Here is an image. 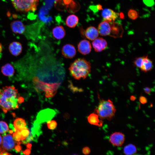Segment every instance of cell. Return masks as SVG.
I'll return each mask as SVG.
<instances>
[{
  "label": "cell",
  "mask_w": 155,
  "mask_h": 155,
  "mask_svg": "<svg viewBox=\"0 0 155 155\" xmlns=\"http://www.w3.org/2000/svg\"><path fill=\"white\" fill-rule=\"evenodd\" d=\"M19 95L18 90L13 86H5L0 89V106L6 113L18 107Z\"/></svg>",
  "instance_id": "1"
},
{
  "label": "cell",
  "mask_w": 155,
  "mask_h": 155,
  "mask_svg": "<svg viewBox=\"0 0 155 155\" xmlns=\"http://www.w3.org/2000/svg\"><path fill=\"white\" fill-rule=\"evenodd\" d=\"M110 22L103 21L99 24L98 28L99 34L102 36L109 35L111 32Z\"/></svg>",
  "instance_id": "13"
},
{
  "label": "cell",
  "mask_w": 155,
  "mask_h": 155,
  "mask_svg": "<svg viewBox=\"0 0 155 155\" xmlns=\"http://www.w3.org/2000/svg\"><path fill=\"white\" fill-rule=\"evenodd\" d=\"M8 49L10 53L14 56H18L20 54L22 50L21 44L19 42L13 41L9 45Z\"/></svg>",
  "instance_id": "14"
},
{
  "label": "cell",
  "mask_w": 155,
  "mask_h": 155,
  "mask_svg": "<svg viewBox=\"0 0 155 155\" xmlns=\"http://www.w3.org/2000/svg\"><path fill=\"white\" fill-rule=\"evenodd\" d=\"M20 132L24 140L29 135V131L26 128L21 131Z\"/></svg>",
  "instance_id": "28"
},
{
  "label": "cell",
  "mask_w": 155,
  "mask_h": 155,
  "mask_svg": "<svg viewBox=\"0 0 155 155\" xmlns=\"http://www.w3.org/2000/svg\"><path fill=\"white\" fill-rule=\"evenodd\" d=\"M88 120L89 123L92 125L100 127L102 126V120H100L98 116L95 113L90 114L88 117Z\"/></svg>",
  "instance_id": "19"
},
{
  "label": "cell",
  "mask_w": 155,
  "mask_h": 155,
  "mask_svg": "<svg viewBox=\"0 0 155 155\" xmlns=\"http://www.w3.org/2000/svg\"><path fill=\"white\" fill-rule=\"evenodd\" d=\"M143 56L136 58L134 60L133 63L136 67L140 68L142 61Z\"/></svg>",
  "instance_id": "27"
},
{
  "label": "cell",
  "mask_w": 155,
  "mask_h": 155,
  "mask_svg": "<svg viewBox=\"0 0 155 155\" xmlns=\"http://www.w3.org/2000/svg\"><path fill=\"white\" fill-rule=\"evenodd\" d=\"M144 3L148 6L152 5L153 1V0H144Z\"/></svg>",
  "instance_id": "31"
},
{
  "label": "cell",
  "mask_w": 155,
  "mask_h": 155,
  "mask_svg": "<svg viewBox=\"0 0 155 155\" xmlns=\"http://www.w3.org/2000/svg\"><path fill=\"white\" fill-rule=\"evenodd\" d=\"M2 141V137L0 135V145L1 144Z\"/></svg>",
  "instance_id": "36"
},
{
  "label": "cell",
  "mask_w": 155,
  "mask_h": 155,
  "mask_svg": "<svg viewBox=\"0 0 155 155\" xmlns=\"http://www.w3.org/2000/svg\"><path fill=\"white\" fill-rule=\"evenodd\" d=\"M9 130V128L7 123L4 121H0V133L3 134Z\"/></svg>",
  "instance_id": "23"
},
{
  "label": "cell",
  "mask_w": 155,
  "mask_h": 155,
  "mask_svg": "<svg viewBox=\"0 0 155 155\" xmlns=\"http://www.w3.org/2000/svg\"><path fill=\"white\" fill-rule=\"evenodd\" d=\"M128 15L129 18L133 20H135L138 17V15L137 12L133 9H130L128 13Z\"/></svg>",
  "instance_id": "24"
},
{
  "label": "cell",
  "mask_w": 155,
  "mask_h": 155,
  "mask_svg": "<svg viewBox=\"0 0 155 155\" xmlns=\"http://www.w3.org/2000/svg\"><path fill=\"white\" fill-rule=\"evenodd\" d=\"M78 155L74 154V155Z\"/></svg>",
  "instance_id": "39"
},
{
  "label": "cell",
  "mask_w": 155,
  "mask_h": 155,
  "mask_svg": "<svg viewBox=\"0 0 155 155\" xmlns=\"http://www.w3.org/2000/svg\"><path fill=\"white\" fill-rule=\"evenodd\" d=\"M24 101V99L22 97L20 96L18 98V102L19 103H21Z\"/></svg>",
  "instance_id": "33"
},
{
  "label": "cell",
  "mask_w": 155,
  "mask_h": 155,
  "mask_svg": "<svg viewBox=\"0 0 155 155\" xmlns=\"http://www.w3.org/2000/svg\"><path fill=\"white\" fill-rule=\"evenodd\" d=\"M139 101L140 102L143 104H145L147 102V100L145 96H141L139 98Z\"/></svg>",
  "instance_id": "30"
},
{
  "label": "cell",
  "mask_w": 155,
  "mask_h": 155,
  "mask_svg": "<svg viewBox=\"0 0 155 155\" xmlns=\"http://www.w3.org/2000/svg\"><path fill=\"white\" fill-rule=\"evenodd\" d=\"M13 136L15 140L18 141H20L21 140H24L22 135L20 131H16L13 133Z\"/></svg>",
  "instance_id": "26"
},
{
  "label": "cell",
  "mask_w": 155,
  "mask_h": 155,
  "mask_svg": "<svg viewBox=\"0 0 155 155\" xmlns=\"http://www.w3.org/2000/svg\"><path fill=\"white\" fill-rule=\"evenodd\" d=\"M1 145L4 149L10 150L15 147L16 143L13 136L10 134H7L2 138Z\"/></svg>",
  "instance_id": "7"
},
{
  "label": "cell",
  "mask_w": 155,
  "mask_h": 155,
  "mask_svg": "<svg viewBox=\"0 0 155 155\" xmlns=\"http://www.w3.org/2000/svg\"><path fill=\"white\" fill-rule=\"evenodd\" d=\"M57 123L54 120L49 121L47 123V126L49 129L51 130L55 129L57 127Z\"/></svg>",
  "instance_id": "25"
},
{
  "label": "cell",
  "mask_w": 155,
  "mask_h": 155,
  "mask_svg": "<svg viewBox=\"0 0 155 155\" xmlns=\"http://www.w3.org/2000/svg\"><path fill=\"white\" fill-rule=\"evenodd\" d=\"M133 155H142L140 154H134Z\"/></svg>",
  "instance_id": "38"
},
{
  "label": "cell",
  "mask_w": 155,
  "mask_h": 155,
  "mask_svg": "<svg viewBox=\"0 0 155 155\" xmlns=\"http://www.w3.org/2000/svg\"><path fill=\"white\" fill-rule=\"evenodd\" d=\"M78 21V18L77 16L74 15H71L67 18L66 24L69 27L73 28L77 25Z\"/></svg>",
  "instance_id": "20"
},
{
  "label": "cell",
  "mask_w": 155,
  "mask_h": 155,
  "mask_svg": "<svg viewBox=\"0 0 155 155\" xmlns=\"http://www.w3.org/2000/svg\"><path fill=\"white\" fill-rule=\"evenodd\" d=\"M53 36L57 39H61L65 36V32L63 27L61 26L55 27L53 29Z\"/></svg>",
  "instance_id": "18"
},
{
  "label": "cell",
  "mask_w": 155,
  "mask_h": 155,
  "mask_svg": "<svg viewBox=\"0 0 155 155\" xmlns=\"http://www.w3.org/2000/svg\"><path fill=\"white\" fill-rule=\"evenodd\" d=\"M61 53L64 57L71 59L75 56L76 51L73 45L70 44H66L63 47Z\"/></svg>",
  "instance_id": "9"
},
{
  "label": "cell",
  "mask_w": 155,
  "mask_h": 155,
  "mask_svg": "<svg viewBox=\"0 0 155 155\" xmlns=\"http://www.w3.org/2000/svg\"><path fill=\"white\" fill-rule=\"evenodd\" d=\"M135 99V97L134 96H131L130 97V99L131 100L134 101Z\"/></svg>",
  "instance_id": "34"
},
{
  "label": "cell",
  "mask_w": 155,
  "mask_h": 155,
  "mask_svg": "<svg viewBox=\"0 0 155 155\" xmlns=\"http://www.w3.org/2000/svg\"><path fill=\"white\" fill-rule=\"evenodd\" d=\"M116 111L113 102L110 99L100 100L98 107L94 110L95 113L101 120H111L114 116Z\"/></svg>",
  "instance_id": "3"
},
{
  "label": "cell",
  "mask_w": 155,
  "mask_h": 155,
  "mask_svg": "<svg viewBox=\"0 0 155 155\" xmlns=\"http://www.w3.org/2000/svg\"><path fill=\"white\" fill-rule=\"evenodd\" d=\"M13 125L16 131H21L26 128V121L22 118L16 119L14 121Z\"/></svg>",
  "instance_id": "21"
},
{
  "label": "cell",
  "mask_w": 155,
  "mask_h": 155,
  "mask_svg": "<svg viewBox=\"0 0 155 155\" xmlns=\"http://www.w3.org/2000/svg\"><path fill=\"white\" fill-rule=\"evenodd\" d=\"M78 51L83 55H86L91 51L92 47L89 41L86 39L81 40L78 45Z\"/></svg>",
  "instance_id": "12"
},
{
  "label": "cell",
  "mask_w": 155,
  "mask_h": 155,
  "mask_svg": "<svg viewBox=\"0 0 155 155\" xmlns=\"http://www.w3.org/2000/svg\"><path fill=\"white\" fill-rule=\"evenodd\" d=\"M152 61L148 57V56H143L142 61L140 68L141 70L145 72L151 71L153 68Z\"/></svg>",
  "instance_id": "15"
},
{
  "label": "cell",
  "mask_w": 155,
  "mask_h": 155,
  "mask_svg": "<svg viewBox=\"0 0 155 155\" xmlns=\"http://www.w3.org/2000/svg\"><path fill=\"white\" fill-rule=\"evenodd\" d=\"M136 152V146L131 144L126 146L123 148V152L125 155H133Z\"/></svg>",
  "instance_id": "22"
},
{
  "label": "cell",
  "mask_w": 155,
  "mask_h": 155,
  "mask_svg": "<svg viewBox=\"0 0 155 155\" xmlns=\"http://www.w3.org/2000/svg\"><path fill=\"white\" fill-rule=\"evenodd\" d=\"M69 70L73 77L76 80L86 78L90 73L91 64L84 58L75 59L70 65Z\"/></svg>",
  "instance_id": "2"
},
{
  "label": "cell",
  "mask_w": 155,
  "mask_h": 155,
  "mask_svg": "<svg viewBox=\"0 0 155 155\" xmlns=\"http://www.w3.org/2000/svg\"><path fill=\"white\" fill-rule=\"evenodd\" d=\"M1 71L3 75L7 77L13 76L15 72L13 66L9 63H6L1 68Z\"/></svg>",
  "instance_id": "17"
},
{
  "label": "cell",
  "mask_w": 155,
  "mask_h": 155,
  "mask_svg": "<svg viewBox=\"0 0 155 155\" xmlns=\"http://www.w3.org/2000/svg\"><path fill=\"white\" fill-rule=\"evenodd\" d=\"M9 132L10 133H11L13 132V131L12 130H10Z\"/></svg>",
  "instance_id": "37"
},
{
  "label": "cell",
  "mask_w": 155,
  "mask_h": 155,
  "mask_svg": "<svg viewBox=\"0 0 155 155\" xmlns=\"http://www.w3.org/2000/svg\"><path fill=\"white\" fill-rule=\"evenodd\" d=\"M3 51V47L2 44L0 43V53H1Z\"/></svg>",
  "instance_id": "35"
},
{
  "label": "cell",
  "mask_w": 155,
  "mask_h": 155,
  "mask_svg": "<svg viewBox=\"0 0 155 155\" xmlns=\"http://www.w3.org/2000/svg\"><path fill=\"white\" fill-rule=\"evenodd\" d=\"M125 140L124 135L120 132H116L110 136L109 141L113 145L117 146H121Z\"/></svg>",
  "instance_id": "6"
},
{
  "label": "cell",
  "mask_w": 155,
  "mask_h": 155,
  "mask_svg": "<svg viewBox=\"0 0 155 155\" xmlns=\"http://www.w3.org/2000/svg\"><path fill=\"white\" fill-rule=\"evenodd\" d=\"M93 47L96 52H99L104 50L107 47L106 41L102 38H97L92 42Z\"/></svg>",
  "instance_id": "10"
},
{
  "label": "cell",
  "mask_w": 155,
  "mask_h": 155,
  "mask_svg": "<svg viewBox=\"0 0 155 155\" xmlns=\"http://www.w3.org/2000/svg\"><path fill=\"white\" fill-rule=\"evenodd\" d=\"M16 10L19 12L26 13L34 11L37 9L38 0H11Z\"/></svg>",
  "instance_id": "4"
},
{
  "label": "cell",
  "mask_w": 155,
  "mask_h": 155,
  "mask_svg": "<svg viewBox=\"0 0 155 155\" xmlns=\"http://www.w3.org/2000/svg\"><path fill=\"white\" fill-rule=\"evenodd\" d=\"M144 90L145 93L148 94H150L151 91V90L150 88L148 87L144 88Z\"/></svg>",
  "instance_id": "32"
},
{
  "label": "cell",
  "mask_w": 155,
  "mask_h": 155,
  "mask_svg": "<svg viewBox=\"0 0 155 155\" xmlns=\"http://www.w3.org/2000/svg\"><path fill=\"white\" fill-rule=\"evenodd\" d=\"M86 37L91 40H93L98 36L99 33L98 30L95 27L90 26L88 27L85 32Z\"/></svg>",
  "instance_id": "16"
},
{
  "label": "cell",
  "mask_w": 155,
  "mask_h": 155,
  "mask_svg": "<svg viewBox=\"0 0 155 155\" xmlns=\"http://www.w3.org/2000/svg\"><path fill=\"white\" fill-rule=\"evenodd\" d=\"M103 21L109 22H114L118 17L119 14L110 9H102V12Z\"/></svg>",
  "instance_id": "8"
},
{
  "label": "cell",
  "mask_w": 155,
  "mask_h": 155,
  "mask_svg": "<svg viewBox=\"0 0 155 155\" xmlns=\"http://www.w3.org/2000/svg\"><path fill=\"white\" fill-rule=\"evenodd\" d=\"M90 149L89 147L87 146L84 147L82 149L83 153L85 155H88L90 153Z\"/></svg>",
  "instance_id": "29"
},
{
  "label": "cell",
  "mask_w": 155,
  "mask_h": 155,
  "mask_svg": "<svg viewBox=\"0 0 155 155\" xmlns=\"http://www.w3.org/2000/svg\"><path fill=\"white\" fill-rule=\"evenodd\" d=\"M56 114L53 109L46 108L40 111L38 114L36 119L34 123L40 125L42 123L48 122L52 119Z\"/></svg>",
  "instance_id": "5"
},
{
  "label": "cell",
  "mask_w": 155,
  "mask_h": 155,
  "mask_svg": "<svg viewBox=\"0 0 155 155\" xmlns=\"http://www.w3.org/2000/svg\"><path fill=\"white\" fill-rule=\"evenodd\" d=\"M10 27L12 32L16 34H23L26 30L25 25L19 20L12 22L10 24Z\"/></svg>",
  "instance_id": "11"
}]
</instances>
